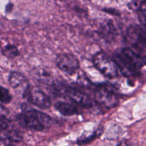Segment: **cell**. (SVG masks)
<instances>
[{
  "instance_id": "cell-1",
  "label": "cell",
  "mask_w": 146,
  "mask_h": 146,
  "mask_svg": "<svg viewBox=\"0 0 146 146\" xmlns=\"http://www.w3.org/2000/svg\"><path fill=\"white\" fill-rule=\"evenodd\" d=\"M113 60L118 70L127 77H135L140 70L146 66V57L129 47H125L115 52Z\"/></svg>"
},
{
  "instance_id": "cell-2",
  "label": "cell",
  "mask_w": 146,
  "mask_h": 146,
  "mask_svg": "<svg viewBox=\"0 0 146 146\" xmlns=\"http://www.w3.org/2000/svg\"><path fill=\"white\" fill-rule=\"evenodd\" d=\"M17 121L24 128L41 131L46 125H50L52 120L46 114L26 106L23 107V112L17 115Z\"/></svg>"
},
{
  "instance_id": "cell-3",
  "label": "cell",
  "mask_w": 146,
  "mask_h": 146,
  "mask_svg": "<svg viewBox=\"0 0 146 146\" xmlns=\"http://www.w3.org/2000/svg\"><path fill=\"white\" fill-rule=\"evenodd\" d=\"M96 68L106 77L115 78L118 76V68L115 61L102 51L97 52L93 57Z\"/></svg>"
},
{
  "instance_id": "cell-4",
  "label": "cell",
  "mask_w": 146,
  "mask_h": 146,
  "mask_svg": "<svg viewBox=\"0 0 146 146\" xmlns=\"http://www.w3.org/2000/svg\"><path fill=\"white\" fill-rule=\"evenodd\" d=\"M126 41L138 53L146 54V29L137 24L131 26L127 30Z\"/></svg>"
},
{
  "instance_id": "cell-5",
  "label": "cell",
  "mask_w": 146,
  "mask_h": 146,
  "mask_svg": "<svg viewBox=\"0 0 146 146\" xmlns=\"http://www.w3.org/2000/svg\"><path fill=\"white\" fill-rule=\"evenodd\" d=\"M95 98L96 102L105 108H114L118 104V97L115 91L106 86H101L96 88Z\"/></svg>"
},
{
  "instance_id": "cell-6",
  "label": "cell",
  "mask_w": 146,
  "mask_h": 146,
  "mask_svg": "<svg viewBox=\"0 0 146 146\" xmlns=\"http://www.w3.org/2000/svg\"><path fill=\"white\" fill-rule=\"evenodd\" d=\"M56 66L63 72L69 75L75 74L79 68V61L71 54H61L56 58Z\"/></svg>"
},
{
  "instance_id": "cell-7",
  "label": "cell",
  "mask_w": 146,
  "mask_h": 146,
  "mask_svg": "<svg viewBox=\"0 0 146 146\" xmlns=\"http://www.w3.org/2000/svg\"><path fill=\"white\" fill-rule=\"evenodd\" d=\"M63 94H65L72 102L84 107L90 108L95 106V101L88 97V95L81 91L71 87H64L61 89Z\"/></svg>"
},
{
  "instance_id": "cell-8",
  "label": "cell",
  "mask_w": 146,
  "mask_h": 146,
  "mask_svg": "<svg viewBox=\"0 0 146 146\" xmlns=\"http://www.w3.org/2000/svg\"><path fill=\"white\" fill-rule=\"evenodd\" d=\"M24 98H27V101L33 105L42 109L49 108L51 105L49 97L36 87H32L30 86Z\"/></svg>"
},
{
  "instance_id": "cell-9",
  "label": "cell",
  "mask_w": 146,
  "mask_h": 146,
  "mask_svg": "<svg viewBox=\"0 0 146 146\" xmlns=\"http://www.w3.org/2000/svg\"><path fill=\"white\" fill-rule=\"evenodd\" d=\"M9 83L11 88L23 97H24L30 87L27 77L17 71H11L10 73L9 76Z\"/></svg>"
},
{
  "instance_id": "cell-10",
  "label": "cell",
  "mask_w": 146,
  "mask_h": 146,
  "mask_svg": "<svg viewBox=\"0 0 146 146\" xmlns=\"http://www.w3.org/2000/svg\"><path fill=\"white\" fill-rule=\"evenodd\" d=\"M55 108L62 115L70 116V115H77L79 113V110L76 106L68 103L58 101L55 104Z\"/></svg>"
},
{
  "instance_id": "cell-11",
  "label": "cell",
  "mask_w": 146,
  "mask_h": 146,
  "mask_svg": "<svg viewBox=\"0 0 146 146\" xmlns=\"http://www.w3.org/2000/svg\"><path fill=\"white\" fill-rule=\"evenodd\" d=\"M3 55L8 58H14L19 55V50L17 47L14 45L9 44L7 45L2 50Z\"/></svg>"
},
{
  "instance_id": "cell-12",
  "label": "cell",
  "mask_w": 146,
  "mask_h": 146,
  "mask_svg": "<svg viewBox=\"0 0 146 146\" xmlns=\"http://www.w3.org/2000/svg\"><path fill=\"white\" fill-rule=\"evenodd\" d=\"M101 133H102V130L101 129L96 130L94 133L91 134V135H88V137H85V138L81 137V138H79V139L77 141V143L79 144V145H84V144L89 143L92 142L93 141H94L96 138L99 137Z\"/></svg>"
},
{
  "instance_id": "cell-13",
  "label": "cell",
  "mask_w": 146,
  "mask_h": 146,
  "mask_svg": "<svg viewBox=\"0 0 146 146\" xmlns=\"http://www.w3.org/2000/svg\"><path fill=\"white\" fill-rule=\"evenodd\" d=\"M36 75L37 76V78H38V81H40L41 82L44 83V84L52 85L53 84L52 78H51L49 73H47L45 70L38 71L36 73Z\"/></svg>"
},
{
  "instance_id": "cell-14",
  "label": "cell",
  "mask_w": 146,
  "mask_h": 146,
  "mask_svg": "<svg viewBox=\"0 0 146 146\" xmlns=\"http://www.w3.org/2000/svg\"><path fill=\"white\" fill-rule=\"evenodd\" d=\"M12 100V96L9 90L0 86V102L2 104H9Z\"/></svg>"
},
{
  "instance_id": "cell-15",
  "label": "cell",
  "mask_w": 146,
  "mask_h": 146,
  "mask_svg": "<svg viewBox=\"0 0 146 146\" xmlns=\"http://www.w3.org/2000/svg\"><path fill=\"white\" fill-rule=\"evenodd\" d=\"M138 15L139 21H141V24L144 27H146V6L143 4L142 1H141V8L138 11Z\"/></svg>"
},
{
  "instance_id": "cell-16",
  "label": "cell",
  "mask_w": 146,
  "mask_h": 146,
  "mask_svg": "<svg viewBox=\"0 0 146 146\" xmlns=\"http://www.w3.org/2000/svg\"><path fill=\"white\" fill-rule=\"evenodd\" d=\"M9 111L3 106L0 105V119L4 121H10L9 119Z\"/></svg>"
},
{
  "instance_id": "cell-17",
  "label": "cell",
  "mask_w": 146,
  "mask_h": 146,
  "mask_svg": "<svg viewBox=\"0 0 146 146\" xmlns=\"http://www.w3.org/2000/svg\"><path fill=\"white\" fill-rule=\"evenodd\" d=\"M141 0H133L128 4V7L131 9L134 10V11H138L141 8Z\"/></svg>"
},
{
  "instance_id": "cell-18",
  "label": "cell",
  "mask_w": 146,
  "mask_h": 146,
  "mask_svg": "<svg viewBox=\"0 0 146 146\" xmlns=\"http://www.w3.org/2000/svg\"><path fill=\"white\" fill-rule=\"evenodd\" d=\"M0 146H16L13 144L12 142H11L9 140L5 139V138H0Z\"/></svg>"
},
{
  "instance_id": "cell-19",
  "label": "cell",
  "mask_w": 146,
  "mask_h": 146,
  "mask_svg": "<svg viewBox=\"0 0 146 146\" xmlns=\"http://www.w3.org/2000/svg\"><path fill=\"white\" fill-rule=\"evenodd\" d=\"M116 146H133L129 141L126 139H123Z\"/></svg>"
},
{
  "instance_id": "cell-20",
  "label": "cell",
  "mask_w": 146,
  "mask_h": 146,
  "mask_svg": "<svg viewBox=\"0 0 146 146\" xmlns=\"http://www.w3.org/2000/svg\"><path fill=\"white\" fill-rule=\"evenodd\" d=\"M12 7H13L12 4H9L7 6V7H6V11H7V12H9V11H11V9H12Z\"/></svg>"
},
{
  "instance_id": "cell-21",
  "label": "cell",
  "mask_w": 146,
  "mask_h": 146,
  "mask_svg": "<svg viewBox=\"0 0 146 146\" xmlns=\"http://www.w3.org/2000/svg\"><path fill=\"white\" fill-rule=\"evenodd\" d=\"M141 1H142L144 4H145L146 5V0H141Z\"/></svg>"
}]
</instances>
